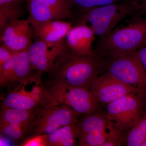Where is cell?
<instances>
[{"mask_svg":"<svg viewBox=\"0 0 146 146\" xmlns=\"http://www.w3.org/2000/svg\"><path fill=\"white\" fill-rule=\"evenodd\" d=\"M94 31L86 24H76L65 36L69 50L74 54L87 56L94 52L92 45L95 39Z\"/></svg>","mask_w":146,"mask_h":146,"instance_id":"14","label":"cell"},{"mask_svg":"<svg viewBox=\"0 0 146 146\" xmlns=\"http://www.w3.org/2000/svg\"><path fill=\"white\" fill-rule=\"evenodd\" d=\"M109 121L105 116H102L96 112L86 114L81 119L79 120L78 124L80 134L106 130Z\"/></svg>","mask_w":146,"mask_h":146,"instance_id":"18","label":"cell"},{"mask_svg":"<svg viewBox=\"0 0 146 146\" xmlns=\"http://www.w3.org/2000/svg\"><path fill=\"white\" fill-rule=\"evenodd\" d=\"M141 5V9L138 12L140 15L146 14V0H140Z\"/></svg>","mask_w":146,"mask_h":146,"instance_id":"29","label":"cell"},{"mask_svg":"<svg viewBox=\"0 0 146 146\" xmlns=\"http://www.w3.org/2000/svg\"><path fill=\"white\" fill-rule=\"evenodd\" d=\"M106 72L119 80L138 89L146 90V70L137 50L104 61Z\"/></svg>","mask_w":146,"mask_h":146,"instance_id":"6","label":"cell"},{"mask_svg":"<svg viewBox=\"0 0 146 146\" xmlns=\"http://www.w3.org/2000/svg\"><path fill=\"white\" fill-rule=\"evenodd\" d=\"M141 146H146V139L144 141L143 143L142 144Z\"/></svg>","mask_w":146,"mask_h":146,"instance_id":"30","label":"cell"},{"mask_svg":"<svg viewBox=\"0 0 146 146\" xmlns=\"http://www.w3.org/2000/svg\"><path fill=\"white\" fill-rule=\"evenodd\" d=\"M42 109L27 110L2 107L0 114V125L32 122Z\"/></svg>","mask_w":146,"mask_h":146,"instance_id":"17","label":"cell"},{"mask_svg":"<svg viewBox=\"0 0 146 146\" xmlns=\"http://www.w3.org/2000/svg\"><path fill=\"white\" fill-rule=\"evenodd\" d=\"M71 22L52 20L43 23L34 30V38L55 43L64 39L73 27Z\"/></svg>","mask_w":146,"mask_h":146,"instance_id":"15","label":"cell"},{"mask_svg":"<svg viewBox=\"0 0 146 146\" xmlns=\"http://www.w3.org/2000/svg\"><path fill=\"white\" fill-rule=\"evenodd\" d=\"M68 50L65 37L55 43L36 38L28 53L34 70L49 74L59 59Z\"/></svg>","mask_w":146,"mask_h":146,"instance_id":"9","label":"cell"},{"mask_svg":"<svg viewBox=\"0 0 146 146\" xmlns=\"http://www.w3.org/2000/svg\"><path fill=\"white\" fill-rule=\"evenodd\" d=\"M42 73L35 71L27 78L8 87L15 89L43 107L58 105L47 87L44 85L42 79Z\"/></svg>","mask_w":146,"mask_h":146,"instance_id":"13","label":"cell"},{"mask_svg":"<svg viewBox=\"0 0 146 146\" xmlns=\"http://www.w3.org/2000/svg\"><path fill=\"white\" fill-rule=\"evenodd\" d=\"M25 14L21 4L0 5V30L13 21L19 20Z\"/></svg>","mask_w":146,"mask_h":146,"instance_id":"21","label":"cell"},{"mask_svg":"<svg viewBox=\"0 0 146 146\" xmlns=\"http://www.w3.org/2000/svg\"><path fill=\"white\" fill-rule=\"evenodd\" d=\"M72 8L78 11V13L83 11L110 4L113 3L120 2L127 0H68Z\"/></svg>","mask_w":146,"mask_h":146,"instance_id":"23","label":"cell"},{"mask_svg":"<svg viewBox=\"0 0 146 146\" xmlns=\"http://www.w3.org/2000/svg\"><path fill=\"white\" fill-rule=\"evenodd\" d=\"M29 12L28 20L34 30L46 21H66L75 18L68 0H25Z\"/></svg>","mask_w":146,"mask_h":146,"instance_id":"7","label":"cell"},{"mask_svg":"<svg viewBox=\"0 0 146 146\" xmlns=\"http://www.w3.org/2000/svg\"><path fill=\"white\" fill-rule=\"evenodd\" d=\"M104 68V60L94 52L87 56L74 54L68 50L50 73V82L91 89Z\"/></svg>","mask_w":146,"mask_h":146,"instance_id":"1","label":"cell"},{"mask_svg":"<svg viewBox=\"0 0 146 146\" xmlns=\"http://www.w3.org/2000/svg\"><path fill=\"white\" fill-rule=\"evenodd\" d=\"M138 56L146 70V44L137 50Z\"/></svg>","mask_w":146,"mask_h":146,"instance_id":"27","label":"cell"},{"mask_svg":"<svg viewBox=\"0 0 146 146\" xmlns=\"http://www.w3.org/2000/svg\"><path fill=\"white\" fill-rule=\"evenodd\" d=\"M146 90L128 94L107 104L105 115L118 129L128 132L145 109Z\"/></svg>","mask_w":146,"mask_h":146,"instance_id":"4","label":"cell"},{"mask_svg":"<svg viewBox=\"0 0 146 146\" xmlns=\"http://www.w3.org/2000/svg\"><path fill=\"white\" fill-rule=\"evenodd\" d=\"M25 0H0V5L8 4H22Z\"/></svg>","mask_w":146,"mask_h":146,"instance_id":"28","label":"cell"},{"mask_svg":"<svg viewBox=\"0 0 146 146\" xmlns=\"http://www.w3.org/2000/svg\"><path fill=\"white\" fill-rule=\"evenodd\" d=\"M141 9L138 0H127L95 8L78 13L77 24L89 23L96 35L107 36L123 19L138 13Z\"/></svg>","mask_w":146,"mask_h":146,"instance_id":"3","label":"cell"},{"mask_svg":"<svg viewBox=\"0 0 146 146\" xmlns=\"http://www.w3.org/2000/svg\"><path fill=\"white\" fill-rule=\"evenodd\" d=\"M144 90L124 83L106 72L99 76L90 91L99 103L108 104L131 93Z\"/></svg>","mask_w":146,"mask_h":146,"instance_id":"10","label":"cell"},{"mask_svg":"<svg viewBox=\"0 0 146 146\" xmlns=\"http://www.w3.org/2000/svg\"><path fill=\"white\" fill-rule=\"evenodd\" d=\"M107 141L103 146H118L127 145V137L123 135L124 132L120 131L113 123L110 121Z\"/></svg>","mask_w":146,"mask_h":146,"instance_id":"24","label":"cell"},{"mask_svg":"<svg viewBox=\"0 0 146 146\" xmlns=\"http://www.w3.org/2000/svg\"><path fill=\"white\" fill-rule=\"evenodd\" d=\"M48 135H34L28 136L21 142V146H48Z\"/></svg>","mask_w":146,"mask_h":146,"instance_id":"25","label":"cell"},{"mask_svg":"<svg viewBox=\"0 0 146 146\" xmlns=\"http://www.w3.org/2000/svg\"><path fill=\"white\" fill-rule=\"evenodd\" d=\"M47 87L58 105L65 106L81 114L96 112L99 102L90 89L50 82Z\"/></svg>","mask_w":146,"mask_h":146,"instance_id":"5","label":"cell"},{"mask_svg":"<svg viewBox=\"0 0 146 146\" xmlns=\"http://www.w3.org/2000/svg\"><path fill=\"white\" fill-rule=\"evenodd\" d=\"M80 135L78 123L65 125L48 135V146H75Z\"/></svg>","mask_w":146,"mask_h":146,"instance_id":"16","label":"cell"},{"mask_svg":"<svg viewBox=\"0 0 146 146\" xmlns=\"http://www.w3.org/2000/svg\"><path fill=\"white\" fill-rule=\"evenodd\" d=\"M146 44V18L136 17L101 38L94 51L101 59H110L134 52Z\"/></svg>","mask_w":146,"mask_h":146,"instance_id":"2","label":"cell"},{"mask_svg":"<svg viewBox=\"0 0 146 146\" xmlns=\"http://www.w3.org/2000/svg\"><path fill=\"white\" fill-rule=\"evenodd\" d=\"M80 115L65 106L55 105L45 108L36 116L28 136L50 135L63 126L78 123Z\"/></svg>","mask_w":146,"mask_h":146,"instance_id":"8","label":"cell"},{"mask_svg":"<svg viewBox=\"0 0 146 146\" xmlns=\"http://www.w3.org/2000/svg\"><path fill=\"white\" fill-rule=\"evenodd\" d=\"M108 136V129L103 131L82 133L79 137L78 143L81 146H103L107 141Z\"/></svg>","mask_w":146,"mask_h":146,"instance_id":"22","label":"cell"},{"mask_svg":"<svg viewBox=\"0 0 146 146\" xmlns=\"http://www.w3.org/2000/svg\"><path fill=\"white\" fill-rule=\"evenodd\" d=\"M35 72L32 67L28 51L17 52L0 67V86L8 87L23 81Z\"/></svg>","mask_w":146,"mask_h":146,"instance_id":"12","label":"cell"},{"mask_svg":"<svg viewBox=\"0 0 146 146\" xmlns=\"http://www.w3.org/2000/svg\"><path fill=\"white\" fill-rule=\"evenodd\" d=\"M1 44L15 52L28 51L33 43L34 30L27 20L13 21L0 30Z\"/></svg>","mask_w":146,"mask_h":146,"instance_id":"11","label":"cell"},{"mask_svg":"<svg viewBox=\"0 0 146 146\" xmlns=\"http://www.w3.org/2000/svg\"><path fill=\"white\" fill-rule=\"evenodd\" d=\"M16 53L4 45L1 44L0 46V67L8 62Z\"/></svg>","mask_w":146,"mask_h":146,"instance_id":"26","label":"cell"},{"mask_svg":"<svg viewBox=\"0 0 146 146\" xmlns=\"http://www.w3.org/2000/svg\"><path fill=\"white\" fill-rule=\"evenodd\" d=\"M33 121L25 123L0 125V131L1 134L14 141L24 140L29 135Z\"/></svg>","mask_w":146,"mask_h":146,"instance_id":"20","label":"cell"},{"mask_svg":"<svg viewBox=\"0 0 146 146\" xmlns=\"http://www.w3.org/2000/svg\"><path fill=\"white\" fill-rule=\"evenodd\" d=\"M146 139V110L137 123L128 132L127 146H141Z\"/></svg>","mask_w":146,"mask_h":146,"instance_id":"19","label":"cell"}]
</instances>
